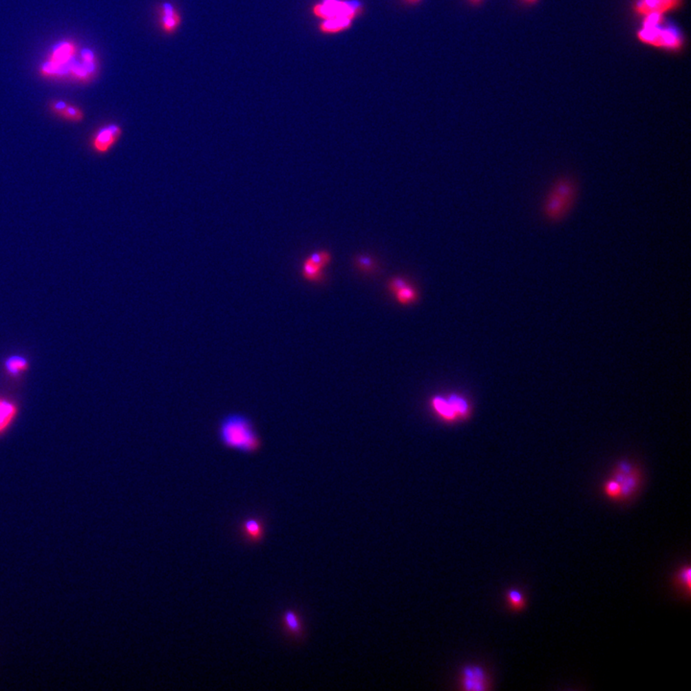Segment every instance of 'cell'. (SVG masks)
<instances>
[{
	"label": "cell",
	"instance_id": "obj_1",
	"mask_svg": "<svg viewBox=\"0 0 691 691\" xmlns=\"http://www.w3.org/2000/svg\"><path fill=\"white\" fill-rule=\"evenodd\" d=\"M216 435L221 446L243 454H259L264 447L254 421L243 413H228L221 418Z\"/></svg>",
	"mask_w": 691,
	"mask_h": 691
},
{
	"label": "cell",
	"instance_id": "obj_2",
	"mask_svg": "<svg viewBox=\"0 0 691 691\" xmlns=\"http://www.w3.org/2000/svg\"><path fill=\"white\" fill-rule=\"evenodd\" d=\"M579 182L573 175L564 174L551 182L541 202L542 217L547 223L562 222L577 201Z\"/></svg>",
	"mask_w": 691,
	"mask_h": 691
},
{
	"label": "cell",
	"instance_id": "obj_3",
	"mask_svg": "<svg viewBox=\"0 0 691 691\" xmlns=\"http://www.w3.org/2000/svg\"><path fill=\"white\" fill-rule=\"evenodd\" d=\"M79 52V47L74 41H59L52 46L45 61L39 67V75L46 80L67 79L70 67Z\"/></svg>",
	"mask_w": 691,
	"mask_h": 691
},
{
	"label": "cell",
	"instance_id": "obj_4",
	"mask_svg": "<svg viewBox=\"0 0 691 691\" xmlns=\"http://www.w3.org/2000/svg\"><path fill=\"white\" fill-rule=\"evenodd\" d=\"M663 23H644L637 31V39L646 45L663 48L669 51H678L683 47V35L674 26H663Z\"/></svg>",
	"mask_w": 691,
	"mask_h": 691
},
{
	"label": "cell",
	"instance_id": "obj_5",
	"mask_svg": "<svg viewBox=\"0 0 691 691\" xmlns=\"http://www.w3.org/2000/svg\"><path fill=\"white\" fill-rule=\"evenodd\" d=\"M99 70L100 63L96 52L89 48H85L80 51L76 60L70 67L67 80L78 84H91L98 75Z\"/></svg>",
	"mask_w": 691,
	"mask_h": 691
},
{
	"label": "cell",
	"instance_id": "obj_6",
	"mask_svg": "<svg viewBox=\"0 0 691 691\" xmlns=\"http://www.w3.org/2000/svg\"><path fill=\"white\" fill-rule=\"evenodd\" d=\"M362 5L357 0H322L314 5V16L325 19L347 18L354 19L361 14Z\"/></svg>",
	"mask_w": 691,
	"mask_h": 691
},
{
	"label": "cell",
	"instance_id": "obj_7",
	"mask_svg": "<svg viewBox=\"0 0 691 691\" xmlns=\"http://www.w3.org/2000/svg\"><path fill=\"white\" fill-rule=\"evenodd\" d=\"M612 478L617 480L621 487L620 500H629L636 495L641 483L639 469L629 462L622 461L617 465L612 474Z\"/></svg>",
	"mask_w": 691,
	"mask_h": 691
},
{
	"label": "cell",
	"instance_id": "obj_8",
	"mask_svg": "<svg viewBox=\"0 0 691 691\" xmlns=\"http://www.w3.org/2000/svg\"><path fill=\"white\" fill-rule=\"evenodd\" d=\"M123 130L116 123H109L97 129L91 138V147L96 154H108L123 137Z\"/></svg>",
	"mask_w": 691,
	"mask_h": 691
},
{
	"label": "cell",
	"instance_id": "obj_9",
	"mask_svg": "<svg viewBox=\"0 0 691 691\" xmlns=\"http://www.w3.org/2000/svg\"><path fill=\"white\" fill-rule=\"evenodd\" d=\"M460 688L464 690H491L490 678L485 669L476 664H469L462 669Z\"/></svg>",
	"mask_w": 691,
	"mask_h": 691
},
{
	"label": "cell",
	"instance_id": "obj_10",
	"mask_svg": "<svg viewBox=\"0 0 691 691\" xmlns=\"http://www.w3.org/2000/svg\"><path fill=\"white\" fill-rule=\"evenodd\" d=\"M681 3L682 0H636L634 10L641 17L651 14H664L677 9Z\"/></svg>",
	"mask_w": 691,
	"mask_h": 691
},
{
	"label": "cell",
	"instance_id": "obj_11",
	"mask_svg": "<svg viewBox=\"0 0 691 691\" xmlns=\"http://www.w3.org/2000/svg\"><path fill=\"white\" fill-rule=\"evenodd\" d=\"M50 111L55 116L70 123H81L85 119V111L80 107L63 100H52Z\"/></svg>",
	"mask_w": 691,
	"mask_h": 691
},
{
	"label": "cell",
	"instance_id": "obj_12",
	"mask_svg": "<svg viewBox=\"0 0 691 691\" xmlns=\"http://www.w3.org/2000/svg\"><path fill=\"white\" fill-rule=\"evenodd\" d=\"M160 28L165 34L176 32L182 23V17L179 10L170 2H164L159 8Z\"/></svg>",
	"mask_w": 691,
	"mask_h": 691
},
{
	"label": "cell",
	"instance_id": "obj_13",
	"mask_svg": "<svg viewBox=\"0 0 691 691\" xmlns=\"http://www.w3.org/2000/svg\"><path fill=\"white\" fill-rule=\"evenodd\" d=\"M432 410L444 422L454 423L459 422L458 416L455 412L454 407L450 405L447 396L440 395L432 396L430 400Z\"/></svg>",
	"mask_w": 691,
	"mask_h": 691
},
{
	"label": "cell",
	"instance_id": "obj_14",
	"mask_svg": "<svg viewBox=\"0 0 691 691\" xmlns=\"http://www.w3.org/2000/svg\"><path fill=\"white\" fill-rule=\"evenodd\" d=\"M447 398L449 400L450 405H452V407H454L457 416H458L459 421H467L471 417L473 407H471V403H469L466 396L460 395V394L452 393L447 395Z\"/></svg>",
	"mask_w": 691,
	"mask_h": 691
},
{
	"label": "cell",
	"instance_id": "obj_15",
	"mask_svg": "<svg viewBox=\"0 0 691 691\" xmlns=\"http://www.w3.org/2000/svg\"><path fill=\"white\" fill-rule=\"evenodd\" d=\"M242 531L246 539L250 542H259L264 538V524L257 518H250L243 522Z\"/></svg>",
	"mask_w": 691,
	"mask_h": 691
},
{
	"label": "cell",
	"instance_id": "obj_16",
	"mask_svg": "<svg viewBox=\"0 0 691 691\" xmlns=\"http://www.w3.org/2000/svg\"><path fill=\"white\" fill-rule=\"evenodd\" d=\"M354 19L347 18H337L325 19L321 21L319 29L325 34H335L347 30L352 26Z\"/></svg>",
	"mask_w": 691,
	"mask_h": 691
},
{
	"label": "cell",
	"instance_id": "obj_17",
	"mask_svg": "<svg viewBox=\"0 0 691 691\" xmlns=\"http://www.w3.org/2000/svg\"><path fill=\"white\" fill-rule=\"evenodd\" d=\"M301 276L306 281L314 282V284H321L325 279L323 269L319 268L315 265L310 264L308 259L304 262L303 267H301Z\"/></svg>",
	"mask_w": 691,
	"mask_h": 691
},
{
	"label": "cell",
	"instance_id": "obj_18",
	"mask_svg": "<svg viewBox=\"0 0 691 691\" xmlns=\"http://www.w3.org/2000/svg\"><path fill=\"white\" fill-rule=\"evenodd\" d=\"M506 599H507L510 609L515 610V612L524 609L527 606V598H525L524 593L518 588H511L506 593Z\"/></svg>",
	"mask_w": 691,
	"mask_h": 691
},
{
	"label": "cell",
	"instance_id": "obj_19",
	"mask_svg": "<svg viewBox=\"0 0 691 691\" xmlns=\"http://www.w3.org/2000/svg\"><path fill=\"white\" fill-rule=\"evenodd\" d=\"M396 301L401 306H410L415 304L418 300V293L417 289L412 286H405L395 294Z\"/></svg>",
	"mask_w": 691,
	"mask_h": 691
},
{
	"label": "cell",
	"instance_id": "obj_20",
	"mask_svg": "<svg viewBox=\"0 0 691 691\" xmlns=\"http://www.w3.org/2000/svg\"><path fill=\"white\" fill-rule=\"evenodd\" d=\"M282 619H284V627L287 631L291 632L294 636H299L301 634V630H303L301 620L294 610H287L284 613Z\"/></svg>",
	"mask_w": 691,
	"mask_h": 691
},
{
	"label": "cell",
	"instance_id": "obj_21",
	"mask_svg": "<svg viewBox=\"0 0 691 691\" xmlns=\"http://www.w3.org/2000/svg\"><path fill=\"white\" fill-rule=\"evenodd\" d=\"M354 264L357 269L366 274L376 273V270L379 269L376 260L367 255H357L354 259Z\"/></svg>",
	"mask_w": 691,
	"mask_h": 691
},
{
	"label": "cell",
	"instance_id": "obj_22",
	"mask_svg": "<svg viewBox=\"0 0 691 691\" xmlns=\"http://www.w3.org/2000/svg\"><path fill=\"white\" fill-rule=\"evenodd\" d=\"M676 584H677L678 587H680L688 595H690L691 586V568L690 566H683V568L679 571L677 577H676Z\"/></svg>",
	"mask_w": 691,
	"mask_h": 691
},
{
	"label": "cell",
	"instance_id": "obj_23",
	"mask_svg": "<svg viewBox=\"0 0 691 691\" xmlns=\"http://www.w3.org/2000/svg\"><path fill=\"white\" fill-rule=\"evenodd\" d=\"M308 262L310 264L315 265V266L319 267V268H325L328 264L332 262V255L328 251H319V252L313 253L310 257H308Z\"/></svg>",
	"mask_w": 691,
	"mask_h": 691
},
{
	"label": "cell",
	"instance_id": "obj_24",
	"mask_svg": "<svg viewBox=\"0 0 691 691\" xmlns=\"http://www.w3.org/2000/svg\"><path fill=\"white\" fill-rule=\"evenodd\" d=\"M603 491L610 500H620L621 498V487L614 478H610L603 486Z\"/></svg>",
	"mask_w": 691,
	"mask_h": 691
},
{
	"label": "cell",
	"instance_id": "obj_25",
	"mask_svg": "<svg viewBox=\"0 0 691 691\" xmlns=\"http://www.w3.org/2000/svg\"><path fill=\"white\" fill-rule=\"evenodd\" d=\"M28 367V362L23 357H13L6 361V368L9 373L18 374Z\"/></svg>",
	"mask_w": 691,
	"mask_h": 691
},
{
	"label": "cell",
	"instance_id": "obj_26",
	"mask_svg": "<svg viewBox=\"0 0 691 691\" xmlns=\"http://www.w3.org/2000/svg\"><path fill=\"white\" fill-rule=\"evenodd\" d=\"M410 286V281L403 277H394L389 279L388 284H387V288H388L389 292L395 295L396 292L400 291L401 289L405 288V286Z\"/></svg>",
	"mask_w": 691,
	"mask_h": 691
},
{
	"label": "cell",
	"instance_id": "obj_27",
	"mask_svg": "<svg viewBox=\"0 0 691 691\" xmlns=\"http://www.w3.org/2000/svg\"><path fill=\"white\" fill-rule=\"evenodd\" d=\"M14 413V408L7 403H0V428L8 423L9 417Z\"/></svg>",
	"mask_w": 691,
	"mask_h": 691
},
{
	"label": "cell",
	"instance_id": "obj_28",
	"mask_svg": "<svg viewBox=\"0 0 691 691\" xmlns=\"http://www.w3.org/2000/svg\"><path fill=\"white\" fill-rule=\"evenodd\" d=\"M522 1L523 2V3L525 4H532L535 3V2H537L538 0H522Z\"/></svg>",
	"mask_w": 691,
	"mask_h": 691
},
{
	"label": "cell",
	"instance_id": "obj_29",
	"mask_svg": "<svg viewBox=\"0 0 691 691\" xmlns=\"http://www.w3.org/2000/svg\"><path fill=\"white\" fill-rule=\"evenodd\" d=\"M469 1L473 4H478L479 2L482 1V0H469Z\"/></svg>",
	"mask_w": 691,
	"mask_h": 691
},
{
	"label": "cell",
	"instance_id": "obj_30",
	"mask_svg": "<svg viewBox=\"0 0 691 691\" xmlns=\"http://www.w3.org/2000/svg\"><path fill=\"white\" fill-rule=\"evenodd\" d=\"M406 1L410 2V3H417V2L421 1V0H406Z\"/></svg>",
	"mask_w": 691,
	"mask_h": 691
}]
</instances>
